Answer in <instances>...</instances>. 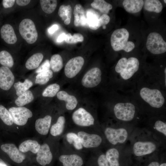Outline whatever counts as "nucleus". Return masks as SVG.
I'll list each match as a JSON object with an SVG mask.
<instances>
[{
	"instance_id": "obj_1",
	"label": "nucleus",
	"mask_w": 166,
	"mask_h": 166,
	"mask_svg": "<svg viewBox=\"0 0 166 166\" xmlns=\"http://www.w3.org/2000/svg\"><path fill=\"white\" fill-rule=\"evenodd\" d=\"M87 103H81L72 111L71 119L76 126L81 128H89L95 124V118L91 110V107Z\"/></svg>"
},
{
	"instance_id": "obj_2",
	"label": "nucleus",
	"mask_w": 166,
	"mask_h": 166,
	"mask_svg": "<svg viewBox=\"0 0 166 166\" xmlns=\"http://www.w3.org/2000/svg\"><path fill=\"white\" fill-rule=\"evenodd\" d=\"M155 138L139 136L136 139L132 146V152L134 155L138 157H141L152 155L157 152L159 145Z\"/></svg>"
},
{
	"instance_id": "obj_3",
	"label": "nucleus",
	"mask_w": 166,
	"mask_h": 166,
	"mask_svg": "<svg viewBox=\"0 0 166 166\" xmlns=\"http://www.w3.org/2000/svg\"><path fill=\"white\" fill-rule=\"evenodd\" d=\"M102 71L99 68H91L77 77L76 79L78 85L82 90L90 91L100 84L102 81Z\"/></svg>"
},
{
	"instance_id": "obj_4",
	"label": "nucleus",
	"mask_w": 166,
	"mask_h": 166,
	"mask_svg": "<svg viewBox=\"0 0 166 166\" xmlns=\"http://www.w3.org/2000/svg\"><path fill=\"white\" fill-rule=\"evenodd\" d=\"M103 132L108 142L113 146L124 144L129 135V131L125 127L108 126L104 128Z\"/></svg>"
},
{
	"instance_id": "obj_5",
	"label": "nucleus",
	"mask_w": 166,
	"mask_h": 166,
	"mask_svg": "<svg viewBox=\"0 0 166 166\" xmlns=\"http://www.w3.org/2000/svg\"><path fill=\"white\" fill-rule=\"evenodd\" d=\"M139 66V62L137 58L132 57L127 59L123 57L118 61L115 67V70L120 74L122 79L127 80L138 71Z\"/></svg>"
},
{
	"instance_id": "obj_6",
	"label": "nucleus",
	"mask_w": 166,
	"mask_h": 166,
	"mask_svg": "<svg viewBox=\"0 0 166 166\" xmlns=\"http://www.w3.org/2000/svg\"><path fill=\"white\" fill-rule=\"evenodd\" d=\"M85 63L84 58L80 56L73 57L67 62L64 68V76L65 81L76 80Z\"/></svg>"
},
{
	"instance_id": "obj_7",
	"label": "nucleus",
	"mask_w": 166,
	"mask_h": 166,
	"mask_svg": "<svg viewBox=\"0 0 166 166\" xmlns=\"http://www.w3.org/2000/svg\"><path fill=\"white\" fill-rule=\"evenodd\" d=\"M140 94L141 98L152 107L159 108L164 104V98L157 89L144 87L140 90Z\"/></svg>"
},
{
	"instance_id": "obj_8",
	"label": "nucleus",
	"mask_w": 166,
	"mask_h": 166,
	"mask_svg": "<svg viewBox=\"0 0 166 166\" xmlns=\"http://www.w3.org/2000/svg\"><path fill=\"white\" fill-rule=\"evenodd\" d=\"M113 111L117 119L124 122H129L134 119L136 108L134 105L130 102L118 103L114 105Z\"/></svg>"
},
{
	"instance_id": "obj_9",
	"label": "nucleus",
	"mask_w": 166,
	"mask_h": 166,
	"mask_svg": "<svg viewBox=\"0 0 166 166\" xmlns=\"http://www.w3.org/2000/svg\"><path fill=\"white\" fill-rule=\"evenodd\" d=\"M19 30L22 37L29 44H33L37 40L38 32L34 23L30 19H23L19 24Z\"/></svg>"
},
{
	"instance_id": "obj_10",
	"label": "nucleus",
	"mask_w": 166,
	"mask_h": 166,
	"mask_svg": "<svg viewBox=\"0 0 166 166\" xmlns=\"http://www.w3.org/2000/svg\"><path fill=\"white\" fill-rule=\"evenodd\" d=\"M148 50L151 53L158 54L166 51V43L159 33L153 32L148 36L146 44Z\"/></svg>"
},
{
	"instance_id": "obj_11",
	"label": "nucleus",
	"mask_w": 166,
	"mask_h": 166,
	"mask_svg": "<svg viewBox=\"0 0 166 166\" xmlns=\"http://www.w3.org/2000/svg\"><path fill=\"white\" fill-rule=\"evenodd\" d=\"M79 137L83 148H95L99 147L102 144V137L97 133L89 132L80 130L76 132Z\"/></svg>"
},
{
	"instance_id": "obj_12",
	"label": "nucleus",
	"mask_w": 166,
	"mask_h": 166,
	"mask_svg": "<svg viewBox=\"0 0 166 166\" xmlns=\"http://www.w3.org/2000/svg\"><path fill=\"white\" fill-rule=\"evenodd\" d=\"M129 36V33L125 28L115 30L110 38L111 45L113 50L116 51L124 50L128 41Z\"/></svg>"
},
{
	"instance_id": "obj_13",
	"label": "nucleus",
	"mask_w": 166,
	"mask_h": 166,
	"mask_svg": "<svg viewBox=\"0 0 166 166\" xmlns=\"http://www.w3.org/2000/svg\"><path fill=\"white\" fill-rule=\"evenodd\" d=\"M57 99L64 103L65 110L72 112L79 105L81 100L76 94L67 90H60L57 93Z\"/></svg>"
},
{
	"instance_id": "obj_14",
	"label": "nucleus",
	"mask_w": 166,
	"mask_h": 166,
	"mask_svg": "<svg viewBox=\"0 0 166 166\" xmlns=\"http://www.w3.org/2000/svg\"><path fill=\"white\" fill-rule=\"evenodd\" d=\"M14 123L15 124L22 126L25 125L29 118L33 116L32 111L24 107H12L9 109Z\"/></svg>"
},
{
	"instance_id": "obj_15",
	"label": "nucleus",
	"mask_w": 166,
	"mask_h": 166,
	"mask_svg": "<svg viewBox=\"0 0 166 166\" xmlns=\"http://www.w3.org/2000/svg\"><path fill=\"white\" fill-rule=\"evenodd\" d=\"M2 150L6 153L14 162L21 163L25 159L26 156L21 152L15 144L12 143H6L1 146Z\"/></svg>"
},
{
	"instance_id": "obj_16",
	"label": "nucleus",
	"mask_w": 166,
	"mask_h": 166,
	"mask_svg": "<svg viewBox=\"0 0 166 166\" xmlns=\"http://www.w3.org/2000/svg\"><path fill=\"white\" fill-rule=\"evenodd\" d=\"M53 157V154L49 145L44 143L41 145L36 154V160L37 162L42 166H45L51 162Z\"/></svg>"
},
{
	"instance_id": "obj_17",
	"label": "nucleus",
	"mask_w": 166,
	"mask_h": 166,
	"mask_svg": "<svg viewBox=\"0 0 166 166\" xmlns=\"http://www.w3.org/2000/svg\"><path fill=\"white\" fill-rule=\"evenodd\" d=\"M14 77L12 72L8 67H0V88L5 90H9L13 85Z\"/></svg>"
},
{
	"instance_id": "obj_18",
	"label": "nucleus",
	"mask_w": 166,
	"mask_h": 166,
	"mask_svg": "<svg viewBox=\"0 0 166 166\" xmlns=\"http://www.w3.org/2000/svg\"><path fill=\"white\" fill-rule=\"evenodd\" d=\"M59 160L62 166H83L84 164L83 158L76 153L62 154L59 156Z\"/></svg>"
},
{
	"instance_id": "obj_19",
	"label": "nucleus",
	"mask_w": 166,
	"mask_h": 166,
	"mask_svg": "<svg viewBox=\"0 0 166 166\" xmlns=\"http://www.w3.org/2000/svg\"><path fill=\"white\" fill-rule=\"evenodd\" d=\"M52 117L47 115L42 118H39L35 121V128L40 134L45 136L49 132L51 125Z\"/></svg>"
},
{
	"instance_id": "obj_20",
	"label": "nucleus",
	"mask_w": 166,
	"mask_h": 166,
	"mask_svg": "<svg viewBox=\"0 0 166 166\" xmlns=\"http://www.w3.org/2000/svg\"><path fill=\"white\" fill-rule=\"evenodd\" d=\"M2 38L7 43L13 44L17 40L16 35L13 27L10 24H5L2 27L1 31Z\"/></svg>"
},
{
	"instance_id": "obj_21",
	"label": "nucleus",
	"mask_w": 166,
	"mask_h": 166,
	"mask_svg": "<svg viewBox=\"0 0 166 166\" xmlns=\"http://www.w3.org/2000/svg\"><path fill=\"white\" fill-rule=\"evenodd\" d=\"M66 123L65 116L63 115L59 116L56 122L51 125L49 131L50 135L53 137L62 135L66 127Z\"/></svg>"
},
{
	"instance_id": "obj_22",
	"label": "nucleus",
	"mask_w": 166,
	"mask_h": 166,
	"mask_svg": "<svg viewBox=\"0 0 166 166\" xmlns=\"http://www.w3.org/2000/svg\"><path fill=\"white\" fill-rule=\"evenodd\" d=\"M73 15L74 24L75 26H84L88 24L87 19L85 17L84 9L80 4H77L74 6Z\"/></svg>"
},
{
	"instance_id": "obj_23",
	"label": "nucleus",
	"mask_w": 166,
	"mask_h": 166,
	"mask_svg": "<svg viewBox=\"0 0 166 166\" xmlns=\"http://www.w3.org/2000/svg\"><path fill=\"white\" fill-rule=\"evenodd\" d=\"M40 146L41 145L37 141L29 139L21 143L18 147V149L23 153L30 152L36 154Z\"/></svg>"
},
{
	"instance_id": "obj_24",
	"label": "nucleus",
	"mask_w": 166,
	"mask_h": 166,
	"mask_svg": "<svg viewBox=\"0 0 166 166\" xmlns=\"http://www.w3.org/2000/svg\"><path fill=\"white\" fill-rule=\"evenodd\" d=\"M144 1L142 0H124L123 1V5L127 12L131 13H136L142 9Z\"/></svg>"
},
{
	"instance_id": "obj_25",
	"label": "nucleus",
	"mask_w": 166,
	"mask_h": 166,
	"mask_svg": "<svg viewBox=\"0 0 166 166\" xmlns=\"http://www.w3.org/2000/svg\"><path fill=\"white\" fill-rule=\"evenodd\" d=\"M120 152L118 149L114 147L110 148L106 151L105 155L110 166H120Z\"/></svg>"
},
{
	"instance_id": "obj_26",
	"label": "nucleus",
	"mask_w": 166,
	"mask_h": 166,
	"mask_svg": "<svg viewBox=\"0 0 166 166\" xmlns=\"http://www.w3.org/2000/svg\"><path fill=\"white\" fill-rule=\"evenodd\" d=\"M66 142L75 150L80 151L84 148L81 140L76 132H69L65 135Z\"/></svg>"
},
{
	"instance_id": "obj_27",
	"label": "nucleus",
	"mask_w": 166,
	"mask_h": 166,
	"mask_svg": "<svg viewBox=\"0 0 166 166\" xmlns=\"http://www.w3.org/2000/svg\"><path fill=\"white\" fill-rule=\"evenodd\" d=\"M44 56L40 53L34 54L27 60L25 66L29 70L35 69L38 67L42 61Z\"/></svg>"
},
{
	"instance_id": "obj_28",
	"label": "nucleus",
	"mask_w": 166,
	"mask_h": 166,
	"mask_svg": "<svg viewBox=\"0 0 166 166\" xmlns=\"http://www.w3.org/2000/svg\"><path fill=\"white\" fill-rule=\"evenodd\" d=\"M72 12L71 6L70 5L61 6L58 11V14L65 24L69 25L71 22Z\"/></svg>"
},
{
	"instance_id": "obj_29",
	"label": "nucleus",
	"mask_w": 166,
	"mask_h": 166,
	"mask_svg": "<svg viewBox=\"0 0 166 166\" xmlns=\"http://www.w3.org/2000/svg\"><path fill=\"white\" fill-rule=\"evenodd\" d=\"M144 9L148 11L156 13L160 12L163 9V5L158 0H146L144 1Z\"/></svg>"
},
{
	"instance_id": "obj_30",
	"label": "nucleus",
	"mask_w": 166,
	"mask_h": 166,
	"mask_svg": "<svg viewBox=\"0 0 166 166\" xmlns=\"http://www.w3.org/2000/svg\"><path fill=\"white\" fill-rule=\"evenodd\" d=\"M50 68L54 73L60 71L63 67V60L61 56L58 54L53 55L50 61Z\"/></svg>"
},
{
	"instance_id": "obj_31",
	"label": "nucleus",
	"mask_w": 166,
	"mask_h": 166,
	"mask_svg": "<svg viewBox=\"0 0 166 166\" xmlns=\"http://www.w3.org/2000/svg\"><path fill=\"white\" fill-rule=\"evenodd\" d=\"M93 8L98 10L104 14H108L112 9L113 6L110 3L104 0H95L91 4Z\"/></svg>"
},
{
	"instance_id": "obj_32",
	"label": "nucleus",
	"mask_w": 166,
	"mask_h": 166,
	"mask_svg": "<svg viewBox=\"0 0 166 166\" xmlns=\"http://www.w3.org/2000/svg\"><path fill=\"white\" fill-rule=\"evenodd\" d=\"M34 99L32 93L30 90H27L15 100V103L18 107H22L31 102Z\"/></svg>"
},
{
	"instance_id": "obj_33",
	"label": "nucleus",
	"mask_w": 166,
	"mask_h": 166,
	"mask_svg": "<svg viewBox=\"0 0 166 166\" xmlns=\"http://www.w3.org/2000/svg\"><path fill=\"white\" fill-rule=\"evenodd\" d=\"M33 83L28 79L24 82L18 81L14 84V86L16 91V94L19 96L28 90L33 85Z\"/></svg>"
},
{
	"instance_id": "obj_34",
	"label": "nucleus",
	"mask_w": 166,
	"mask_h": 166,
	"mask_svg": "<svg viewBox=\"0 0 166 166\" xmlns=\"http://www.w3.org/2000/svg\"><path fill=\"white\" fill-rule=\"evenodd\" d=\"M53 77V72L49 69L38 73L36 76L35 83L40 85H44L48 83Z\"/></svg>"
},
{
	"instance_id": "obj_35",
	"label": "nucleus",
	"mask_w": 166,
	"mask_h": 166,
	"mask_svg": "<svg viewBox=\"0 0 166 166\" xmlns=\"http://www.w3.org/2000/svg\"><path fill=\"white\" fill-rule=\"evenodd\" d=\"M40 2L42 10L47 14L53 13L57 5V1L56 0H41Z\"/></svg>"
},
{
	"instance_id": "obj_36",
	"label": "nucleus",
	"mask_w": 166,
	"mask_h": 166,
	"mask_svg": "<svg viewBox=\"0 0 166 166\" xmlns=\"http://www.w3.org/2000/svg\"><path fill=\"white\" fill-rule=\"evenodd\" d=\"M60 85L57 83L51 84L48 85L43 90L42 95L44 97H53L56 96L60 90Z\"/></svg>"
},
{
	"instance_id": "obj_37",
	"label": "nucleus",
	"mask_w": 166,
	"mask_h": 166,
	"mask_svg": "<svg viewBox=\"0 0 166 166\" xmlns=\"http://www.w3.org/2000/svg\"><path fill=\"white\" fill-rule=\"evenodd\" d=\"M0 64L3 66L11 68L14 64L13 58L7 51L2 50L0 52Z\"/></svg>"
},
{
	"instance_id": "obj_38",
	"label": "nucleus",
	"mask_w": 166,
	"mask_h": 166,
	"mask_svg": "<svg viewBox=\"0 0 166 166\" xmlns=\"http://www.w3.org/2000/svg\"><path fill=\"white\" fill-rule=\"evenodd\" d=\"M0 118L4 123L7 125L11 126L14 123L9 110L2 105H0Z\"/></svg>"
},
{
	"instance_id": "obj_39",
	"label": "nucleus",
	"mask_w": 166,
	"mask_h": 166,
	"mask_svg": "<svg viewBox=\"0 0 166 166\" xmlns=\"http://www.w3.org/2000/svg\"><path fill=\"white\" fill-rule=\"evenodd\" d=\"M155 132H156L162 137L166 138V123L160 120H158L154 123L152 127Z\"/></svg>"
},
{
	"instance_id": "obj_40",
	"label": "nucleus",
	"mask_w": 166,
	"mask_h": 166,
	"mask_svg": "<svg viewBox=\"0 0 166 166\" xmlns=\"http://www.w3.org/2000/svg\"><path fill=\"white\" fill-rule=\"evenodd\" d=\"M84 40L83 36L79 33L74 34L72 35L69 33L65 35V41L68 44H75L79 42H82Z\"/></svg>"
},
{
	"instance_id": "obj_41",
	"label": "nucleus",
	"mask_w": 166,
	"mask_h": 166,
	"mask_svg": "<svg viewBox=\"0 0 166 166\" xmlns=\"http://www.w3.org/2000/svg\"><path fill=\"white\" fill-rule=\"evenodd\" d=\"M49 69H50V61L48 59H46L38 68L36 71V73H38Z\"/></svg>"
},
{
	"instance_id": "obj_42",
	"label": "nucleus",
	"mask_w": 166,
	"mask_h": 166,
	"mask_svg": "<svg viewBox=\"0 0 166 166\" xmlns=\"http://www.w3.org/2000/svg\"><path fill=\"white\" fill-rule=\"evenodd\" d=\"M110 21V18L107 14H103L99 18L98 22V27L99 28L101 26H105Z\"/></svg>"
},
{
	"instance_id": "obj_43",
	"label": "nucleus",
	"mask_w": 166,
	"mask_h": 166,
	"mask_svg": "<svg viewBox=\"0 0 166 166\" xmlns=\"http://www.w3.org/2000/svg\"><path fill=\"white\" fill-rule=\"evenodd\" d=\"M98 166H110L106 158L105 154H101L99 155L97 159Z\"/></svg>"
},
{
	"instance_id": "obj_44",
	"label": "nucleus",
	"mask_w": 166,
	"mask_h": 166,
	"mask_svg": "<svg viewBox=\"0 0 166 166\" xmlns=\"http://www.w3.org/2000/svg\"><path fill=\"white\" fill-rule=\"evenodd\" d=\"M15 1V0H3L2 5L5 8H10L13 6Z\"/></svg>"
},
{
	"instance_id": "obj_45",
	"label": "nucleus",
	"mask_w": 166,
	"mask_h": 166,
	"mask_svg": "<svg viewBox=\"0 0 166 166\" xmlns=\"http://www.w3.org/2000/svg\"><path fill=\"white\" fill-rule=\"evenodd\" d=\"M135 47V44L133 42L128 41L124 50L127 52H129L132 51Z\"/></svg>"
},
{
	"instance_id": "obj_46",
	"label": "nucleus",
	"mask_w": 166,
	"mask_h": 166,
	"mask_svg": "<svg viewBox=\"0 0 166 166\" xmlns=\"http://www.w3.org/2000/svg\"><path fill=\"white\" fill-rule=\"evenodd\" d=\"M17 4L21 6H24L28 4L30 2V0H17L16 1Z\"/></svg>"
},
{
	"instance_id": "obj_47",
	"label": "nucleus",
	"mask_w": 166,
	"mask_h": 166,
	"mask_svg": "<svg viewBox=\"0 0 166 166\" xmlns=\"http://www.w3.org/2000/svg\"><path fill=\"white\" fill-rule=\"evenodd\" d=\"M58 28V25L56 24H54L48 29V32L50 34H52L56 31L57 30Z\"/></svg>"
},
{
	"instance_id": "obj_48",
	"label": "nucleus",
	"mask_w": 166,
	"mask_h": 166,
	"mask_svg": "<svg viewBox=\"0 0 166 166\" xmlns=\"http://www.w3.org/2000/svg\"><path fill=\"white\" fill-rule=\"evenodd\" d=\"M65 35L64 33L61 34L57 38V41L58 42H61L65 40Z\"/></svg>"
},
{
	"instance_id": "obj_49",
	"label": "nucleus",
	"mask_w": 166,
	"mask_h": 166,
	"mask_svg": "<svg viewBox=\"0 0 166 166\" xmlns=\"http://www.w3.org/2000/svg\"><path fill=\"white\" fill-rule=\"evenodd\" d=\"M159 163L157 161H153L151 162L147 166H159Z\"/></svg>"
},
{
	"instance_id": "obj_50",
	"label": "nucleus",
	"mask_w": 166,
	"mask_h": 166,
	"mask_svg": "<svg viewBox=\"0 0 166 166\" xmlns=\"http://www.w3.org/2000/svg\"><path fill=\"white\" fill-rule=\"evenodd\" d=\"M0 166H8V165L3 160L0 158Z\"/></svg>"
},
{
	"instance_id": "obj_51",
	"label": "nucleus",
	"mask_w": 166,
	"mask_h": 166,
	"mask_svg": "<svg viewBox=\"0 0 166 166\" xmlns=\"http://www.w3.org/2000/svg\"><path fill=\"white\" fill-rule=\"evenodd\" d=\"M159 166H166V163H163L160 164Z\"/></svg>"
},
{
	"instance_id": "obj_52",
	"label": "nucleus",
	"mask_w": 166,
	"mask_h": 166,
	"mask_svg": "<svg viewBox=\"0 0 166 166\" xmlns=\"http://www.w3.org/2000/svg\"><path fill=\"white\" fill-rule=\"evenodd\" d=\"M102 27H103V28L104 29H106V26H102Z\"/></svg>"
},
{
	"instance_id": "obj_53",
	"label": "nucleus",
	"mask_w": 166,
	"mask_h": 166,
	"mask_svg": "<svg viewBox=\"0 0 166 166\" xmlns=\"http://www.w3.org/2000/svg\"><path fill=\"white\" fill-rule=\"evenodd\" d=\"M164 2L165 3H166V1L165 0H164Z\"/></svg>"
}]
</instances>
